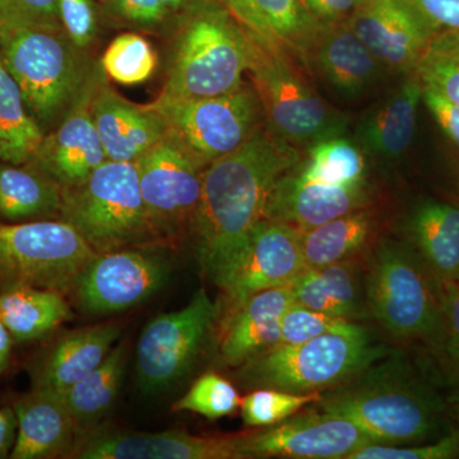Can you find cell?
Listing matches in <instances>:
<instances>
[{
	"label": "cell",
	"instance_id": "1",
	"mask_svg": "<svg viewBox=\"0 0 459 459\" xmlns=\"http://www.w3.org/2000/svg\"><path fill=\"white\" fill-rule=\"evenodd\" d=\"M298 148L272 134L264 124L234 152L207 166L190 229L202 270L211 279L264 220L274 186L301 164Z\"/></svg>",
	"mask_w": 459,
	"mask_h": 459
},
{
	"label": "cell",
	"instance_id": "2",
	"mask_svg": "<svg viewBox=\"0 0 459 459\" xmlns=\"http://www.w3.org/2000/svg\"><path fill=\"white\" fill-rule=\"evenodd\" d=\"M314 404L349 419L376 443L410 446L442 437V398L398 359L370 365Z\"/></svg>",
	"mask_w": 459,
	"mask_h": 459
},
{
	"label": "cell",
	"instance_id": "3",
	"mask_svg": "<svg viewBox=\"0 0 459 459\" xmlns=\"http://www.w3.org/2000/svg\"><path fill=\"white\" fill-rule=\"evenodd\" d=\"M255 35L217 0H188L179 12L165 86L160 96L199 99L244 86Z\"/></svg>",
	"mask_w": 459,
	"mask_h": 459
},
{
	"label": "cell",
	"instance_id": "4",
	"mask_svg": "<svg viewBox=\"0 0 459 459\" xmlns=\"http://www.w3.org/2000/svg\"><path fill=\"white\" fill-rule=\"evenodd\" d=\"M65 30L29 29L0 38L3 65L45 134L56 129L92 80L98 65Z\"/></svg>",
	"mask_w": 459,
	"mask_h": 459
},
{
	"label": "cell",
	"instance_id": "5",
	"mask_svg": "<svg viewBox=\"0 0 459 459\" xmlns=\"http://www.w3.org/2000/svg\"><path fill=\"white\" fill-rule=\"evenodd\" d=\"M385 356L368 332L325 333L305 342L279 343L253 356L238 365V379L247 388L312 394L343 385Z\"/></svg>",
	"mask_w": 459,
	"mask_h": 459
},
{
	"label": "cell",
	"instance_id": "6",
	"mask_svg": "<svg viewBox=\"0 0 459 459\" xmlns=\"http://www.w3.org/2000/svg\"><path fill=\"white\" fill-rule=\"evenodd\" d=\"M367 305L400 340L433 344L442 325V286L411 244L386 240L371 258Z\"/></svg>",
	"mask_w": 459,
	"mask_h": 459
},
{
	"label": "cell",
	"instance_id": "7",
	"mask_svg": "<svg viewBox=\"0 0 459 459\" xmlns=\"http://www.w3.org/2000/svg\"><path fill=\"white\" fill-rule=\"evenodd\" d=\"M60 220L74 226L96 253L138 247L156 240L134 162L107 160L84 183L63 189Z\"/></svg>",
	"mask_w": 459,
	"mask_h": 459
},
{
	"label": "cell",
	"instance_id": "8",
	"mask_svg": "<svg viewBox=\"0 0 459 459\" xmlns=\"http://www.w3.org/2000/svg\"><path fill=\"white\" fill-rule=\"evenodd\" d=\"M279 41L255 36L249 74L261 101L264 126L292 146H313L346 132L349 119L329 107L296 71Z\"/></svg>",
	"mask_w": 459,
	"mask_h": 459
},
{
	"label": "cell",
	"instance_id": "9",
	"mask_svg": "<svg viewBox=\"0 0 459 459\" xmlns=\"http://www.w3.org/2000/svg\"><path fill=\"white\" fill-rule=\"evenodd\" d=\"M161 117L166 138L205 169L234 152L264 124L255 87L199 99L159 96L147 105Z\"/></svg>",
	"mask_w": 459,
	"mask_h": 459
},
{
	"label": "cell",
	"instance_id": "10",
	"mask_svg": "<svg viewBox=\"0 0 459 459\" xmlns=\"http://www.w3.org/2000/svg\"><path fill=\"white\" fill-rule=\"evenodd\" d=\"M96 255L65 220L0 222V291L31 286L68 294Z\"/></svg>",
	"mask_w": 459,
	"mask_h": 459
},
{
	"label": "cell",
	"instance_id": "11",
	"mask_svg": "<svg viewBox=\"0 0 459 459\" xmlns=\"http://www.w3.org/2000/svg\"><path fill=\"white\" fill-rule=\"evenodd\" d=\"M219 313V305L201 289L186 307L148 323L135 359L137 382L144 394L164 392L192 369Z\"/></svg>",
	"mask_w": 459,
	"mask_h": 459
},
{
	"label": "cell",
	"instance_id": "12",
	"mask_svg": "<svg viewBox=\"0 0 459 459\" xmlns=\"http://www.w3.org/2000/svg\"><path fill=\"white\" fill-rule=\"evenodd\" d=\"M307 268L300 231L274 220H262L237 255L212 277L225 295L229 313L250 296L289 286Z\"/></svg>",
	"mask_w": 459,
	"mask_h": 459
},
{
	"label": "cell",
	"instance_id": "13",
	"mask_svg": "<svg viewBox=\"0 0 459 459\" xmlns=\"http://www.w3.org/2000/svg\"><path fill=\"white\" fill-rule=\"evenodd\" d=\"M148 221L156 240H172L192 225L204 169L164 138L134 161Z\"/></svg>",
	"mask_w": 459,
	"mask_h": 459
},
{
	"label": "cell",
	"instance_id": "14",
	"mask_svg": "<svg viewBox=\"0 0 459 459\" xmlns=\"http://www.w3.org/2000/svg\"><path fill=\"white\" fill-rule=\"evenodd\" d=\"M170 268L161 256L142 249L98 253L75 281L72 294L92 316L123 312L159 292Z\"/></svg>",
	"mask_w": 459,
	"mask_h": 459
},
{
	"label": "cell",
	"instance_id": "15",
	"mask_svg": "<svg viewBox=\"0 0 459 459\" xmlns=\"http://www.w3.org/2000/svg\"><path fill=\"white\" fill-rule=\"evenodd\" d=\"M373 439L349 419L325 411L292 415L264 430L243 433L246 458L349 459Z\"/></svg>",
	"mask_w": 459,
	"mask_h": 459
},
{
	"label": "cell",
	"instance_id": "16",
	"mask_svg": "<svg viewBox=\"0 0 459 459\" xmlns=\"http://www.w3.org/2000/svg\"><path fill=\"white\" fill-rule=\"evenodd\" d=\"M243 434L199 437L181 430H89L66 458L78 459H244Z\"/></svg>",
	"mask_w": 459,
	"mask_h": 459
},
{
	"label": "cell",
	"instance_id": "17",
	"mask_svg": "<svg viewBox=\"0 0 459 459\" xmlns=\"http://www.w3.org/2000/svg\"><path fill=\"white\" fill-rule=\"evenodd\" d=\"M346 21L386 69L404 74L437 33L411 0H365Z\"/></svg>",
	"mask_w": 459,
	"mask_h": 459
},
{
	"label": "cell",
	"instance_id": "18",
	"mask_svg": "<svg viewBox=\"0 0 459 459\" xmlns=\"http://www.w3.org/2000/svg\"><path fill=\"white\" fill-rule=\"evenodd\" d=\"M104 75L99 63L81 98L62 123L44 135L30 161L47 172L63 189L84 183L108 160L91 114L93 95Z\"/></svg>",
	"mask_w": 459,
	"mask_h": 459
},
{
	"label": "cell",
	"instance_id": "19",
	"mask_svg": "<svg viewBox=\"0 0 459 459\" xmlns=\"http://www.w3.org/2000/svg\"><path fill=\"white\" fill-rule=\"evenodd\" d=\"M296 169L274 186L264 219L287 223L299 231H307L343 214L368 207L367 183L332 186L307 181L299 177Z\"/></svg>",
	"mask_w": 459,
	"mask_h": 459
},
{
	"label": "cell",
	"instance_id": "20",
	"mask_svg": "<svg viewBox=\"0 0 459 459\" xmlns=\"http://www.w3.org/2000/svg\"><path fill=\"white\" fill-rule=\"evenodd\" d=\"M91 114L108 161L134 162L159 142L166 129L161 117L147 105H135L100 81Z\"/></svg>",
	"mask_w": 459,
	"mask_h": 459
},
{
	"label": "cell",
	"instance_id": "21",
	"mask_svg": "<svg viewBox=\"0 0 459 459\" xmlns=\"http://www.w3.org/2000/svg\"><path fill=\"white\" fill-rule=\"evenodd\" d=\"M13 409L17 437L9 458H66L74 449L80 429L63 392L35 386Z\"/></svg>",
	"mask_w": 459,
	"mask_h": 459
},
{
	"label": "cell",
	"instance_id": "22",
	"mask_svg": "<svg viewBox=\"0 0 459 459\" xmlns=\"http://www.w3.org/2000/svg\"><path fill=\"white\" fill-rule=\"evenodd\" d=\"M307 60L334 90L349 98L371 89L386 69L346 20L323 27Z\"/></svg>",
	"mask_w": 459,
	"mask_h": 459
},
{
	"label": "cell",
	"instance_id": "23",
	"mask_svg": "<svg viewBox=\"0 0 459 459\" xmlns=\"http://www.w3.org/2000/svg\"><path fill=\"white\" fill-rule=\"evenodd\" d=\"M295 303L291 287L282 286L256 292L229 313L220 355L225 364L238 367L281 342V322Z\"/></svg>",
	"mask_w": 459,
	"mask_h": 459
},
{
	"label": "cell",
	"instance_id": "24",
	"mask_svg": "<svg viewBox=\"0 0 459 459\" xmlns=\"http://www.w3.org/2000/svg\"><path fill=\"white\" fill-rule=\"evenodd\" d=\"M422 92L418 74L411 72L388 98L361 117L356 129L361 146L386 160L403 155L415 138Z\"/></svg>",
	"mask_w": 459,
	"mask_h": 459
},
{
	"label": "cell",
	"instance_id": "25",
	"mask_svg": "<svg viewBox=\"0 0 459 459\" xmlns=\"http://www.w3.org/2000/svg\"><path fill=\"white\" fill-rule=\"evenodd\" d=\"M122 333L117 323L75 329L60 338L36 374L35 386L65 392L98 368Z\"/></svg>",
	"mask_w": 459,
	"mask_h": 459
},
{
	"label": "cell",
	"instance_id": "26",
	"mask_svg": "<svg viewBox=\"0 0 459 459\" xmlns=\"http://www.w3.org/2000/svg\"><path fill=\"white\" fill-rule=\"evenodd\" d=\"M412 247L439 282L459 281V204L422 202L409 223Z\"/></svg>",
	"mask_w": 459,
	"mask_h": 459
},
{
	"label": "cell",
	"instance_id": "27",
	"mask_svg": "<svg viewBox=\"0 0 459 459\" xmlns=\"http://www.w3.org/2000/svg\"><path fill=\"white\" fill-rule=\"evenodd\" d=\"M63 188L30 164L0 161V217L11 222L60 219Z\"/></svg>",
	"mask_w": 459,
	"mask_h": 459
},
{
	"label": "cell",
	"instance_id": "28",
	"mask_svg": "<svg viewBox=\"0 0 459 459\" xmlns=\"http://www.w3.org/2000/svg\"><path fill=\"white\" fill-rule=\"evenodd\" d=\"M296 303L316 312L355 320L364 310L358 268L343 261L320 267H307L291 283Z\"/></svg>",
	"mask_w": 459,
	"mask_h": 459
},
{
	"label": "cell",
	"instance_id": "29",
	"mask_svg": "<svg viewBox=\"0 0 459 459\" xmlns=\"http://www.w3.org/2000/svg\"><path fill=\"white\" fill-rule=\"evenodd\" d=\"M72 316L65 294L16 286L0 291V320L17 341L40 338Z\"/></svg>",
	"mask_w": 459,
	"mask_h": 459
},
{
	"label": "cell",
	"instance_id": "30",
	"mask_svg": "<svg viewBox=\"0 0 459 459\" xmlns=\"http://www.w3.org/2000/svg\"><path fill=\"white\" fill-rule=\"evenodd\" d=\"M373 231L374 217L368 208L343 214L307 231H300L307 267L349 261L367 246Z\"/></svg>",
	"mask_w": 459,
	"mask_h": 459
},
{
	"label": "cell",
	"instance_id": "31",
	"mask_svg": "<svg viewBox=\"0 0 459 459\" xmlns=\"http://www.w3.org/2000/svg\"><path fill=\"white\" fill-rule=\"evenodd\" d=\"M126 344L119 343L105 360L63 392L81 431L91 429L113 406L126 370Z\"/></svg>",
	"mask_w": 459,
	"mask_h": 459
},
{
	"label": "cell",
	"instance_id": "32",
	"mask_svg": "<svg viewBox=\"0 0 459 459\" xmlns=\"http://www.w3.org/2000/svg\"><path fill=\"white\" fill-rule=\"evenodd\" d=\"M44 135L0 57V161L27 164L35 156Z\"/></svg>",
	"mask_w": 459,
	"mask_h": 459
},
{
	"label": "cell",
	"instance_id": "33",
	"mask_svg": "<svg viewBox=\"0 0 459 459\" xmlns=\"http://www.w3.org/2000/svg\"><path fill=\"white\" fill-rule=\"evenodd\" d=\"M307 181L332 186L367 183V161L360 146L343 135L316 142L309 147V159L296 169Z\"/></svg>",
	"mask_w": 459,
	"mask_h": 459
},
{
	"label": "cell",
	"instance_id": "34",
	"mask_svg": "<svg viewBox=\"0 0 459 459\" xmlns=\"http://www.w3.org/2000/svg\"><path fill=\"white\" fill-rule=\"evenodd\" d=\"M274 38L287 50L307 59L323 25L310 13L304 0H253Z\"/></svg>",
	"mask_w": 459,
	"mask_h": 459
},
{
	"label": "cell",
	"instance_id": "35",
	"mask_svg": "<svg viewBox=\"0 0 459 459\" xmlns=\"http://www.w3.org/2000/svg\"><path fill=\"white\" fill-rule=\"evenodd\" d=\"M415 74L424 89L459 105V31L435 33Z\"/></svg>",
	"mask_w": 459,
	"mask_h": 459
},
{
	"label": "cell",
	"instance_id": "36",
	"mask_svg": "<svg viewBox=\"0 0 459 459\" xmlns=\"http://www.w3.org/2000/svg\"><path fill=\"white\" fill-rule=\"evenodd\" d=\"M102 71L115 82L134 86L146 82L157 66L152 45L137 33L115 38L101 57Z\"/></svg>",
	"mask_w": 459,
	"mask_h": 459
},
{
	"label": "cell",
	"instance_id": "37",
	"mask_svg": "<svg viewBox=\"0 0 459 459\" xmlns=\"http://www.w3.org/2000/svg\"><path fill=\"white\" fill-rule=\"evenodd\" d=\"M320 392L294 394L280 389L256 388L241 398L244 424L250 428H270L285 421L307 404L316 403Z\"/></svg>",
	"mask_w": 459,
	"mask_h": 459
},
{
	"label": "cell",
	"instance_id": "38",
	"mask_svg": "<svg viewBox=\"0 0 459 459\" xmlns=\"http://www.w3.org/2000/svg\"><path fill=\"white\" fill-rule=\"evenodd\" d=\"M240 403V395L231 382L219 374L207 373L199 377L171 409L175 412L189 411L208 420H217L237 412Z\"/></svg>",
	"mask_w": 459,
	"mask_h": 459
},
{
	"label": "cell",
	"instance_id": "39",
	"mask_svg": "<svg viewBox=\"0 0 459 459\" xmlns=\"http://www.w3.org/2000/svg\"><path fill=\"white\" fill-rule=\"evenodd\" d=\"M368 329L353 320L316 312L304 305H290L281 322L280 343H300L325 333L360 334Z\"/></svg>",
	"mask_w": 459,
	"mask_h": 459
},
{
	"label": "cell",
	"instance_id": "40",
	"mask_svg": "<svg viewBox=\"0 0 459 459\" xmlns=\"http://www.w3.org/2000/svg\"><path fill=\"white\" fill-rule=\"evenodd\" d=\"M442 325L430 347L439 355L446 376L459 400V281L440 282Z\"/></svg>",
	"mask_w": 459,
	"mask_h": 459
},
{
	"label": "cell",
	"instance_id": "41",
	"mask_svg": "<svg viewBox=\"0 0 459 459\" xmlns=\"http://www.w3.org/2000/svg\"><path fill=\"white\" fill-rule=\"evenodd\" d=\"M29 29L63 30L57 0H0V38Z\"/></svg>",
	"mask_w": 459,
	"mask_h": 459
},
{
	"label": "cell",
	"instance_id": "42",
	"mask_svg": "<svg viewBox=\"0 0 459 459\" xmlns=\"http://www.w3.org/2000/svg\"><path fill=\"white\" fill-rule=\"evenodd\" d=\"M459 458V429L420 446L371 443L353 452L349 459H455Z\"/></svg>",
	"mask_w": 459,
	"mask_h": 459
},
{
	"label": "cell",
	"instance_id": "43",
	"mask_svg": "<svg viewBox=\"0 0 459 459\" xmlns=\"http://www.w3.org/2000/svg\"><path fill=\"white\" fill-rule=\"evenodd\" d=\"M57 13L63 30L75 47L86 50L92 45L98 21L91 0H57Z\"/></svg>",
	"mask_w": 459,
	"mask_h": 459
},
{
	"label": "cell",
	"instance_id": "44",
	"mask_svg": "<svg viewBox=\"0 0 459 459\" xmlns=\"http://www.w3.org/2000/svg\"><path fill=\"white\" fill-rule=\"evenodd\" d=\"M111 4L124 18L141 26L160 25L170 13L161 0H113Z\"/></svg>",
	"mask_w": 459,
	"mask_h": 459
},
{
	"label": "cell",
	"instance_id": "45",
	"mask_svg": "<svg viewBox=\"0 0 459 459\" xmlns=\"http://www.w3.org/2000/svg\"><path fill=\"white\" fill-rule=\"evenodd\" d=\"M422 101L425 102L440 128L459 150V105L443 98L434 91L424 89Z\"/></svg>",
	"mask_w": 459,
	"mask_h": 459
},
{
	"label": "cell",
	"instance_id": "46",
	"mask_svg": "<svg viewBox=\"0 0 459 459\" xmlns=\"http://www.w3.org/2000/svg\"><path fill=\"white\" fill-rule=\"evenodd\" d=\"M440 31H459V0H411Z\"/></svg>",
	"mask_w": 459,
	"mask_h": 459
},
{
	"label": "cell",
	"instance_id": "47",
	"mask_svg": "<svg viewBox=\"0 0 459 459\" xmlns=\"http://www.w3.org/2000/svg\"><path fill=\"white\" fill-rule=\"evenodd\" d=\"M217 2L228 8L238 18V22L246 27L247 31L252 32V35L264 40L277 41L253 0H217Z\"/></svg>",
	"mask_w": 459,
	"mask_h": 459
},
{
	"label": "cell",
	"instance_id": "48",
	"mask_svg": "<svg viewBox=\"0 0 459 459\" xmlns=\"http://www.w3.org/2000/svg\"><path fill=\"white\" fill-rule=\"evenodd\" d=\"M364 2L365 0H304L310 13L323 25L347 20Z\"/></svg>",
	"mask_w": 459,
	"mask_h": 459
},
{
	"label": "cell",
	"instance_id": "49",
	"mask_svg": "<svg viewBox=\"0 0 459 459\" xmlns=\"http://www.w3.org/2000/svg\"><path fill=\"white\" fill-rule=\"evenodd\" d=\"M17 416L14 409L0 410V458L8 457L17 437Z\"/></svg>",
	"mask_w": 459,
	"mask_h": 459
},
{
	"label": "cell",
	"instance_id": "50",
	"mask_svg": "<svg viewBox=\"0 0 459 459\" xmlns=\"http://www.w3.org/2000/svg\"><path fill=\"white\" fill-rule=\"evenodd\" d=\"M12 334L9 333L7 327L0 320V371L7 367L9 356L12 349Z\"/></svg>",
	"mask_w": 459,
	"mask_h": 459
},
{
	"label": "cell",
	"instance_id": "51",
	"mask_svg": "<svg viewBox=\"0 0 459 459\" xmlns=\"http://www.w3.org/2000/svg\"><path fill=\"white\" fill-rule=\"evenodd\" d=\"M161 2L164 3L165 7L168 8L169 11L179 13L181 9L186 7L188 0H161Z\"/></svg>",
	"mask_w": 459,
	"mask_h": 459
},
{
	"label": "cell",
	"instance_id": "52",
	"mask_svg": "<svg viewBox=\"0 0 459 459\" xmlns=\"http://www.w3.org/2000/svg\"><path fill=\"white\" fill-rule=\"evenodd\" d=\"M105 3H108V4H111L113 3V0H104Z\"/></svg>",
	"mask_w": 459,
	"mask_h": 459
},
{
	"label": "cell",
	"instance_id": "53",
	"mask_svg": "<svg viewBox=\"0 0 459 459\" xmlns=\"http://www.w3.org/2000/svg\"><path fill=\"white\" fill-rule=\"evenodd\" d=\"M458 204H459V202H458Z\"/></svg>",
	"mask_w": 459,
	"mask_h": 459
}]
</instances>
